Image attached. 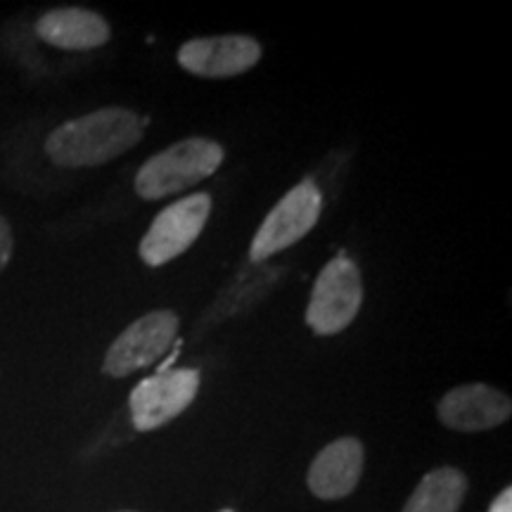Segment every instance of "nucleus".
<instances>
[{
    "mask_svg": "<svg viewBox=\"0 0 512 512\" xmlns=\"http://www.w3.org/2000/svg\"><path fill=\"white\" fill-rule=\"evenodd\" d=\"M181 320L174 311H150L131 323L114 339L102 361V373L110 377H126L159 361L176 342Z\"/></svg>",
    "mask_w": 512,
    "mask_h": 512,
    "instance_id": "7",
    "label": "nucleus"
},
{
    "mask_svg": "<svg viewBox=\"0 0 512 512\" xmlns=\"http://www.w3.org/2000/svg\"><path fill=\"white\" fill-rule=\"evenodd\" d=\"M12 252H15V238H12L10 221L0 214V273L10 264Z\"/></svg>",
    "mask_w": 512,
    "mask_h": 512,
    "instance_id": "13",
    "label": "nucleus"
},
{
    "mask_svg": "<svg viewBox=\"0 0 512 512\" xmlns=\"http://www.w3.org/2000/svg\"><path fill=\"white\" fill-rule=\"evenodd\" d=\"M366 465V448L356 437L332 441L313 458L306 475L309 491L320 501H339L354 494Z\"/></svg>",
    "mask_w": 512,
    "mask_h": 512,
    "instance_id": "10",
    "label": "nucleus"
},
{
    "mask_svg": "<svg viewBox=\"0 0 512 512\" xmlns=\"http://www.w3.org/2000/svg\"><path fill=\"white\" fill-rule=\"evenodd\" d=\"M437 415L448 430L486 432L510 420L512 401L508 394L491 384H460L439 401Z\"/></svg>",
    "mask_w": 512,
    "mask_h": 512,
    "instance_id": "9",
    "label": "nucleus"
},
{
    "mask_svg": "<svg viewBox=\"0 0 512 512\" xmlns=\"http://www.w3.org/2000/svg\"><path fill=\"white\" fill-rule=\"evenodd\" d=\"M145 136V119L126 107H102L64 121L46 138L50 162L67 169L102 166L133 150Z\"/></svg>",
    "mask_w": 512,
    "mask_h": 512,
    "instance_id": "1",
    "label": "nucleus"
},
{
    "mask_svg": "<svg viewBox=\"0 0 512 512\" xmlns=\"http://www.w3.org/2000/svg\"><path fill=\"white\" fill-rule=\"evenodd\" d=\"M261 60V43L242 34L195 38L178 48V64L204 79L245 74Z\"/></svg>",
    "mask_w": 512,
    "mask_h": 512,
    "instance_id": "8",
    "label": "nucleus"
},
{
    "mask_svg": "<svg viewBox=\"0 0 512 512\" xmlns=\"http://www.w3.org/2000/svg\"><path fill=\"white\" fill-rule=\"evenodd\" d=\"M219 512H235V510H230V508H223V510H219Z\"/></svg>",
    "mask_w": 512,
    "mask_h": 512,
    "instance_id": "15",
    "label": "nucleus"
},
{
    "mask_svg": "<svg viewBox=\"0 0 512 512\" xmlns=\"http://www.w3.org/2000/svg\"><path fill=\"white\" fill-rule=\"evenodd\" d=\"M209 214L211 195H207V192H197V195L183 197V200L169 204V207L162 209V214H157L145 238L140 240V259L147 266L157 268L188 252L195 245V240L200 238L204 226H207Z\"/></svg>",
    "mask_w": 512,
    "mask_h": 512,
    "instance_id": "5",
    "label": "nucleus"
},
{
    "mask_svg": "<svg viewBox=\"0 0 512 512\" xmlns=\"http://www.w3.org/2000/svg\"><path fill=\"white\" fill-rule=\"evenodd\" d=\"M121 512H133V510H121Z\"/></svg>",
    "mask_w": 512,
    "mask_h": 512,
    "instance_id": "16",
    "label": "nucleus"
},
{
    "mask_svg": "<svg viewBox=\"0 0 512 512\" xmlns=\"http://www.w3.org/2000/svg\"><path fill=\"white\" fill-rule=\"evenodd\" d=\"M323 209V195L313 181H302L271 209L261 228L256 230L249 259L264 261L268 256L297 245L311 233Z\"/></svg>",
    "mask_w": 512,
    "mask_h": 512,
    "instance_id": "4",
    "label": "nucleus"
},
{
    "mask_svg": "<svg viewBox=\"0 0 512 512\" xmlns=\"http://www.w3.org/2000/svg\"><path fill=\"white\" fill-rule=\"evenodd\" d=\"M36 34L62 50H93L112 38L107 19L86 8H55L36 22Z\"/></svg>",
    "mask_w": 512,
    "mask_h": 512,
    "instance_id": "11",
    "label": "nucleus"
},
{
    "mask_svg": "<svg viewBox=\"0 0 512 512\" xmlns=\"http://www.w3.org/2000/svg\"><path fill=\"white\" fill-rule=\"evenodd\" d=\"M200 382L202 375L195 368L159 370L145 377L128 399L133 427L138 432H152L178 418L195 401Z\"/></svg>",
    "mask_w": 512,
    "mask_h": 512,
    "instance_id": "6",
    "label": "nucleus"
},
{
    "mask_svg": "<svg viewBox=\"0 0 512 512\" xmlns=\"http://www.w3.org/2000/svg\"><path fill=\"white\" fill-rule=\"evenodd\" d=\"M223 162V147L209 138H185L140 166L136 192L143 200H164L209 178Z\"/></svg>",
    "mask_w": 512,
    "mask_h": 512,
    "instance_id": "2",
    "label": "nucleus"
},
{
    "mask_svg": "<svg viewBox=\"0 0 512 512\" xmlns=\"http://www.w3.org/2000/svg\"><path fill=\"white\" fill-rule=\"evenodd\" d=\"M489 512H512V489H503L496 496V501L491 503Z\"/></svg>",
    "mask_w": 512,
    "mask_h": 512,
    "instance_id": "14",
    "label": "nucleus"
},
{
    "mask_svg": "<svg viewBox=\"0 0 512 512\" xmlns=\"http://www.w3.org/2000/svg\"><path fill=\"white\" fill-rule=\"evenodd\" d=\"M467 496V477L458 467L427 472L401 512H458Z\"/></svg>",
    "mask_w": 512,
    "mask_h": 512,
    "instance_id": "12",
    "label": "nucleus"
},
{
    "mask_svg": "<svg viewBox=\"0 0 512 512\" xmlns=\"http://www.w3.org/2000/svg\"><path fill=\"white\" fill-rule=\"evenodd\" d=\"M363 304V278L356 261L349 256H335L325 264L313 285L306 325L316 335H339L354 323Z\"/></svg>",
    "mask_w": 512,
    "mask_h": 512,
    "instance_id": "3",
    "label": "nucleus"
}]
</instances>
